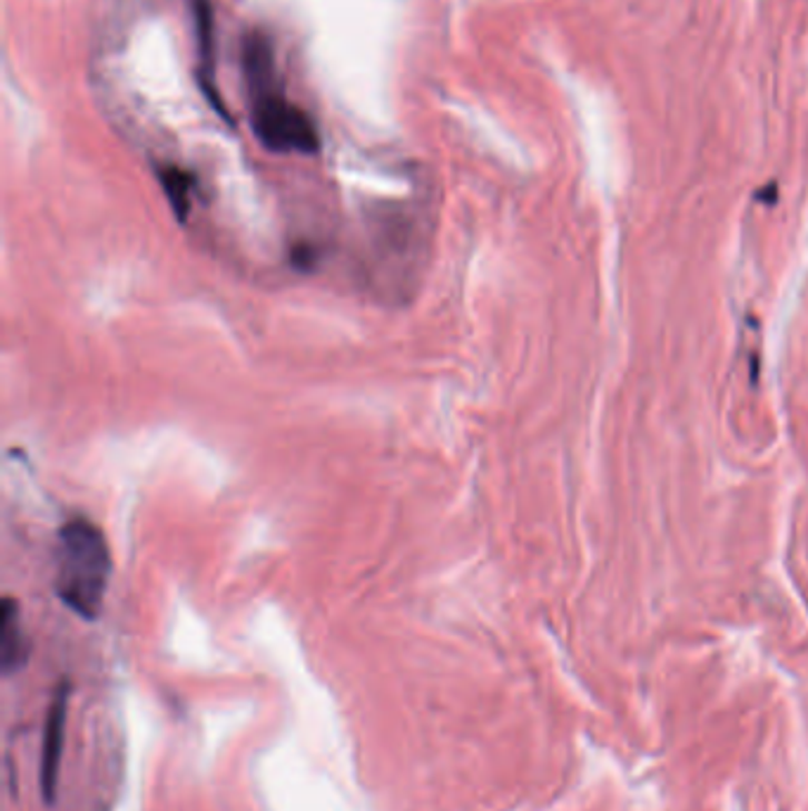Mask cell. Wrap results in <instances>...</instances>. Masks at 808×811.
Listing matches in <instances>:
<instances>
[{
	"label": "cell",
	"mask_w": 808,
	"mask_h": 811,
	"mask_svg": "<svg viewBox=\"0 0 808 811\" xmlns=\"http://www.w3.org/2000/svg\"><path fill=\"white\" fill-rule=\"evenodd\" d=\"M243 71L249 98V123L256 140L275 155H318V126L306 110L283 93L268 33L249 31L245 36Z\"/></svg>",
	"instance_id": "obj_1"
},
{
	"label": "cell",
	"mask_w": 808,
	"mask_h": 811,
	"mask_svg": "<svg viewBox=\"0 0 808 811\" xmlns=\"http://www.w3.org/2000/svg\"><path fill=\"white\" fill-rule=\"evenodd\" d=\"M109 580L112 553L102 530L88 517L65 522L55 553V596L77 617L96 622L102 615Z\"/></svg>",
	"instance_id": "obj_2"
},
{
	"label": "cell",
	"mask_w": 808,
	"mask_h": 811,
	"mask_svg": "<svg viewBox=\"0 0 808 811\" xmlns=\"http://www.w3.org/2000/svg\"><path fill=\"white\" fill-rule=\"evenodd\" d=\"M69 695L71 683L62 679L52 691L50 708L43 724V743H41V762H39V785L46 804L58 802L60 792V773L62 756L67 743V714H69Z\"/></svg>",
	"instance_id": "obj_3"
},
{
	"label": "cell",
	"mask_w": 808,
	"mask_h": 811,
	"mask_svg": "<svg viewBox=\"0 0 808 811\" xmlns=\"http://www.w3.org/2000/svg\"><path fill=\"white\" fill-rule=\"evenodd\" d=\"M193 33L197 46V81L201 93L209 100L214 110L230 119L226 112V105L218 96L216 86V14H214V0H188Z\"/></svg>",
	"instance_id": "obj_4"
},
{
	"label": "cell",
	"mask_w": 808,
	"mask_h": 811,
	"mask_svg": "<svg viewBox=\"0 0 808 811\" xmlns=\"http://www.w3.org/2000/svg\"><path fill=\"white\" fill-rule=\"evenodd\" d=\"M31 647L22 607L12 596H6L0 603V666H3L6 676L24 670L31 657Z\"/></svg>",
	"instance_id": "obj_5"
},
{
	"label": "cell",
	"mask_w": 808,
	"mask_h": 811,
	"mask_svg": "<svg viewBox=\"0 0 808 811\" xmlns=\"http://www.w3.org/2000/svg\"><path fill=\"white\" fill-rule=\"evenodd\" d=\"M155 174H157V180H159L164 195H167L169 207L176 214V219L183 224L188 219L190 209H193V192H195L193 174L176 165H157Z\"/></svg>",
	"instance_id": "obj_6"
},
{
	"label": "cell",
	"mask_w": 808,
	"mask_h": 811,
	"mask_svg": "<svg viewBox=\"0 0 808 811\" xmlns=\"http://www.w3.org/2000/svg\"><path fill=\"white\" fill-rule=\"evenodd\" d=\"M759 200L761 202H766V205H776V197H778V186L776 184H770V186H766L759 195Z\"/></svg>",
	"instance_id": "obj_7"
}]
</instances>
